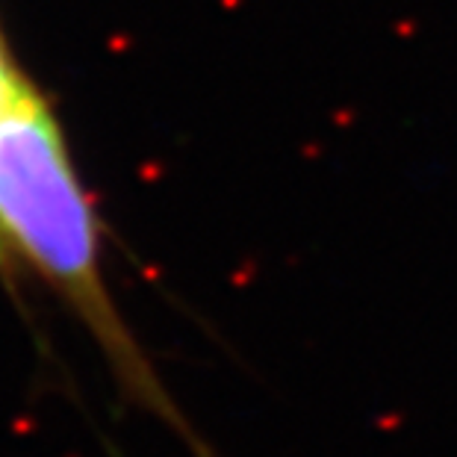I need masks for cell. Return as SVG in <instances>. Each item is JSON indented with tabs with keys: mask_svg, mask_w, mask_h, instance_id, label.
<instances>
[{
	"mask_svg": "<svg viewBox=\"0 0 457 457\" xmlns=\"http://www.w3.org/2000/svg\"><path fill=\"white\" fill-rule=\"evenodd\" d=\"M0 233H9L89 327L124 396L175 428L198 457H207V445L192 434L104 287L95 216L57 118L21 71H15L0 109Z\"/></svg>",
	"mask_w": 457,
	"mask_h": 457,
	"instance_id": "obj_1",
	"label": "cell"
},
{
	"mask_svg": "<svg viewBox=\"0 0 457 457\" xmlns=\"http://www.w3.org/2000/svg\"><path fill=\"white\" fill-rule=\"evenodd\" d=\"M15 66L6 59V53L4 48H0V109H4V100H6V91H9V83H12V77H15Z\"/></svg>",
	"mask_w": 457,
	"mask_h": 457,
	"instance_id": "obj_2",
	"label": "cell"
},
{
	"mask_svg": "<svg viewBox=\"0 0 457 457\" xmlns=\"http://www.w3.org/2000/svg\"><path fill=\"white\" fill-rule=\"evenodd\" d=\"M6 269V248H4V236H0V272Z\"/></svg>",
	"mask_w": 457,
	"mask_h": 457,
	"instance_id": "obj_3",
	"label": "cell"
}]
</instances>
